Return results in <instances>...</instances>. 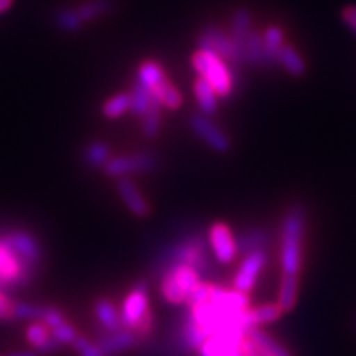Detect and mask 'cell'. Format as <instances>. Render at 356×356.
<instances>
[{"instance_id": "10", "label": "cell", "mask_w": 356, "mask_h": 356, "mask_svg": "<svg viewBox=\"0 0 356 356\" xmlns=\"http://www.w3.org/2000/svg\"><path fill=\"white\" fill-rule=\"evenodd\" d=\"M252 32V17L246 8H238L231 20L229 38L234 47V66L241 68L246 65V43Z\"/></svg>"}, {"instance_id": "3", "label": "cell", "mask_w": 356, "mask_h": 356, "mask_svg": "<svg viewBox=\"0 0 356 356\" xmlns=\"http://www.w3.org/2000/svg\"><path fill=\"white\" fill-rule=\"evenodd\" d=\"M208 333L191 317V312L181 314L173 325V330L163 345L165 356H185L190 351L198 350L208 340Z\"/></svg>"}, {"instance_id": "8", "label": "cell", "mask_w": 356, "mask_h": 356, "mask_svg": "<svg viewBox=\"0 0 356 356\" xmlns=\"http://www.w3.org/2000/svg\"><path fill=\"white\" fill-rule=\"evenodd\" d=\"M147 315H150L149 310V296H147V284L139 282L136 287L129 292L122 304L121 310V322L122 328L134 330V328L144 320Z\"/></svg>"}, {"instance_id": "39", "label": "cell", "mask_w": 356, "mask_h": 356, "mask_svg": "<svg viewBox=\"0 0 356 356\" xmlns=\"http://www.w3.org/2000/svg\"><path fill=\"white\" fill-rule=\"evenodd\" d=\"M74 350L78 351L79 356H106L99 348V345H92L91 341L86 340L84 337H79L73 341Z\"/></svg>"}, {"instance_id": "26", "label": "cell", "mask_w": 356, "mask_h": 356, "mask_svg": "<svg viewBox=\"0 0 356 356\" xmlns=\"http://www.w3.org/2000/svg\"><path fill=\"white\" fill-rule=\"evenodd\" d=\"M246 65L252 68L264 66V38H262V33L254 32V30L249 33L246 43Z\"/></svg>"}, {"instance_id": "34", "label": "cell", "mask_w": 356, "mask_h": 356, "mask_svg": "<svg viewBox=\"0 0 356 356\" xmlns=\"http://www.w3.org/2000/svg\"><path fill=\"white\" fill-rule=\"evenodd\" d=\"M50 337L51 330L43 322H33L26 328V340L33 348H40Z\"/></svg>"}, {"instance_id": "2", "label": "cell", "mask_w": 356, "mask_h": 356, "mask_svg": "<svg viewBox=\"0 0 356 356\" xmlns=\"http://www.w3.org/2000/svg\"><path fill=\"white\" fill-rule=\"evenodd\" d=\"M305 231V208L300 203L289 208L280 231V266L284 274L299 275L302 267V239Z\"/></svg>"}, {"instance_id": "11", "label": "cell", "mask_w": 356, "mask_h": 356, "mask_svg": "<svg viewBox=\"0 0 356 356\" xmlns=\"http://www.w3.org/2000/svg\"><path fill=\"white\" fill-rule=\"evenodd\" d=\"M208 241L213 249V256L220 264H231L238 256L236 241L226 222H215L208 233Z\"/></svg>"}, {"instance_id": "30", "label": "cell", "mask_w": 356, "mask_h": 356, "mask_svg": "<svg viewBox=\"0 0 356 356\" xmlns=\"http://www.w3.org/2000/svg\"><path fill=\"white\" fill-rule=\"evenodd\" d=\"M152 92L159 97L162 106H165L168 109H178L181 106V102H184L180 91H178L175 86H172V84L167 81V78L160 84H157V86L152 89Z\"/></svg>"}, {"instance_id": "41", "label": "cell", "mask_w": 356, "mask_h": 356, "mask_svg": "<svg viewBox=\"0 0 356 356\" xmlns=\"http://www.w3.org/2000/svg\"><path fill=\"white\" fill-rule=\"evenodd\" d=\"M13 318V302L8 299L7 293L0 291V320L7 322Z\"/></svg>"}, {"instance_id": "23", "label": "cell", "mask_w": 356, "mask_h": 356, "mask_svg": "<svg viewBox=\"0 0 356 356\" xmlns=\"http://www.w3.org/2000/svg\"><path fill=\"white\" fill-rule=\"evenodd\" d=\"M297 293H299V277L297 275L284 274L280 279L279 291V307L282 312H291L297 304Z\"/></svg>"}, {"instance_id": "18", "label": "cell", "mask_w": 356, "mask_h": 356, "mask_svg": "<svg viewBox=\"0 0 356 356\" xmlns=\"http://www.w3.org/2000/svg\"><path fill=\"white\" fill-rule=\"evenodd\" d=\"M234 241L239 254L246 256L254 251H264L267 244L270 241V234L267 233L266 229L252 228L243 231V233L238 236V239H234Z\"/></svg>"}, {"instance_id": "29", "label": "cell", "mask_w": 356, "mask_h": 356, "mask_svg": "<svg viewBox=\"0 0 356 356\" xmlns=\"http://www.w3.org/2000/svg\"><path fill=\"white\" fill-rule=\"evenodd\" d=\"M163 79H165V74H163L160 65L155 63V61H145V63L140 65L139 73H137V83H140L142 86L152 91Z\"/></svg>"}, {"instance_id": "31", "label": "cell", "mask_w": 356, "mask_h": 356, "mask_svg": "<svg viewBox=\"0 0 356 356\" xmlns=\"http://www.w3.org/2000/svg\"><path fill=\"white\" fill-rule=\"evenodd\" d=\"M111 152L104 142H92L84 150V162L89 167H104L109 162Z\"/></svg>"}, {"instance_id": "17", "label": "cell", "mask_w": 356, "mask_h": 356, "mask_svg": "<svg viewBox=\"0 0 356 356\" xmlns=\"http://www.w3.org/2000/svg\"><path fill=\"white\" fill-rule=\"evenodd\" d=\"M139 338L132 330L127 328H119L115 332H109L102 340L99 341V348L106 356H115L124 351L131 350L132 346L137 345Z\"/></svg>"}, {"instance_id": "14", "label": "cell", "mask_w": 356, "mask_h": 356, "mask_svg": "<svg viewBox=\"0 0 356 356\" xmlns=\"http://www.w3.org/2000/svg\"><path fill=\"white\" fill-rule=\"evenodd\" d=\"M248 338V337H246ZM244 337L213 335L198 348L200 356H243Z\"/></svg>"}, {"instance_id": "16", "label": "cell", "mask_w": 356, "mask_h": 356, "mask_svg": "<svg viewBox=\"0 0 356 356\" xmlns=\"http://www.w3.org/2000/svg\"><path fill=\"white\" fill-rule=\"evenodd\" d=\"M208 302H211L213 305L220 307L222 310H248L249 304H251L248 293L221 286H213Z\"/></svg>"}, {"instance_id": "4", "label": "cell", "mask_w": 356, "mask_h": 356, "mask_svg": "<svg viewBox=\"0 0 356 356\" xmlns=\"http://www.w3.org/2000/svg\"><path fill=\"white\" fill-rule=\"evenodd\" d=\"M191 65L200 78L207 79L215 88L218 96H229L233 91V73L225 60L213 53L198 50L191 58Z\"/></svg>"}, {"instance_id": "7", "label": "cell", "mask_w": 356, "mask_h": 356, "mask_svg": "<svg viewBox=\"0 0 356 356\" xmlns=\"http://www.w3.org/2000/svg\"><path fill=\"white\" fill-rule=\"evenodd\" d=\"M197 43H198L200 50L213 53V55L220 56L221 60H225L226 63L234 66L233 42H231L229 35L222 32L220 26H216V25L203 26L197 37Z\"/></svg>"}, {"instance_id": "37", "label": "cell", "mask_w": 356, "mask_h": 356, "mask_svg": "<svg viewBox=\"0 0 356 356\" xmlns=\"http://www.w3.org/2000/svg\"><path fill=\"white\" fill-rule=\"evenodd\" d=\"M56 24L65 32H78L83 26L81 19L78 17L76 10H63L56 17Z\"/></svg>"}, {"instance_id": "43", "label": "cell", "mask_w": 356, "mask_h": 356, "mask_svg": "<svg viewBox=\"0 0 356 356\" xmlns=\"http://www.w3.org/2000/svg\"><path fill=\"white\" fill-rule=\"evenodd\" d=\"M7 356H38V353H33V351H13Z\"/></svg>"}, {"instance_id": "27", "label": "cell", "mask_w": 356, "mask_h": 356, "mask_svg": "<svg viewBox=\"0 0 356 356\" xmlns=\"http://www.w3.org/2000/svg\"><path fill=\"white\" fill-rule=\"evenodd\" d=\"M113 6V0H89V2H84L83 6L76 8V13L83 24H86V22L97 19V17L106 15V13L111 12Z\"/></svg>"}, {"instance_id": "9", "label": "cell", "mask_w": 356, "mask_h": 356, "mask_svg": "<svg viewBox=\"0 0 356 356\" xmlns=\"http://www.w3.org/2000/svg\"><path fill=\"white\" fill-rule=\"evenodd\" d=\"M188 124L200 139L204 140V144L211 147L218 154H226L231 149V140L226 136L225 131H221L208 115L203 114H191Z\"/></svg>"}, {"instance_id": "44", "label": "cell", "mask_w": 356, "mask_h": 356, "mask_svg": "<svg viewBox=\"0 0 356 356\" xmlns=\"http://www.w3.org/2000/svg\"><path fill=\"white\" fill-rule=\"evenodd\" d=\"M10 6H12V0H0V13L8 10Z\"/></svg>"}, {"instance_id": "40", "label": "cell", "mask_w": 356, "mask_h": 356, "mask_svg": "<svg viewBox=\"0 0 356 356\" xmlns=\"http://www.w3.org/2000/svg\"><path fill=\"white\" fill-rule=\"evenodd\" d=\"M40 322H43L51 330V328L58 327V325L65 323L66 320H65L63 312L55 309V307H43V315Z\"/></svg>"}, {"instance_id": "19", "label": "cell", "mask_w": 356, "mask_h": 356, "mask_svg": "<svg viewBox=\"0 0 356 356\" xmlns=\"http://www.w3.org/2000/svg\"><path fill=\"white\" fill-rule=\"evenodd\" d=\"M248 338L254 343L257 356H291V351L286 346L275 341L269 333L261 330V328H252Z\"/></svg>"}, {"instance_id": "5", "label": "cell", "mask_w": 356, "mask_h": 356, "mask_svg": "<svg viewBox=\"0 0 356 356\" xmlns=\"http://www.w3.org/2000/svg\"><path fill=\"white\" fill-rule=\"evenodd\" d=\"M37 267L26 264L8 246L6 234L0 233V291L25 287L33 279Z\"/></svg>"}, {"instance_id": "15", "label": "cell", "mask_w": 356, "mask_h": 356, "mask_svg": "<svg viewBox=\"0 0 356 356\" xmlns=\"http://www.w3.org/2000/svg\"><path fill=\"white\" fill-rule=\"evenodd\" d=\"M118 191L121 195L122 202L129 208V211L137 218H145L150 215V207L147 200L142 197L140 190L137 188L136 184L129 177L119 178Z\"/></svg>"}, {"instance_id": "20", "label": "cell", "mask_w": 356, "mask_h": 356, "mask_svg": "<svg viewBox=\"0 0 356 356\" xmlns=\"http://www.w3.org/2000/svg\"><path fill=\"white\" fill-rule=\"evenodd\" d=\"M193 92L203 115H208V118H210V115H215L218 113V109H220V104H218V95L215 88H213L207 79L198 78L193 84Z\"/></svg>"}, {"instance_id": "1", "label": "cell", "mask_w": 356, "mask_h": 356, "mask_svg": "<svg viewBox=\"0 0 356 356\" xmlns=\"http://www.w3.org/2000/svg\"><path fill=\"white\" fill-rule=\"evenodd\" d=\"M210 241L203 238L202 234H190L180 241L168 244L163 248L154 261L155 275L162 277L167 270L177 266H190L200 274L202 280L213 279L218 274L215 262L211 259ZM207 282V280H204Z\"/></svg>"}, {"instance_id": "42", "label": "cell", "mask_w": 356, "mask_h": 356, "mask_svg": "<svg viewBox=\"0 0 356 356\" xmlns=\"http://www.w3.org/2000/svg\"><path fill=\"white\" fill-rule=\"evenodd\" d=\"M341 19L356 33V6H348L341 12Z\"/></svg>"}, {"instance_id": "33", "label": "cell", "mask_w": 356, "mask_h": 356, "mask_svg": "<svg viewBox=\"0 0 356 356\" xmlns=\"http://www.w3.org/2000/svg\"><path fill=\"white\" fill-rule=\"evenodd\" d=\"M129 109H131V95H127V92L111 97L109 101L102 104V114L108 119L119 118V115L126 114Z\"/></svg>"}, {"instance_id": "21", "label": "cell", "mask_w": 356, "mask_h": 356, "mask_svg": "<svg viewBox=\"0 0 356 356\" xmlns=\"http://www.w3.org/2000/svg\"><path fill=\"white\" fill-rule=\"evenodd\" d=\"M264 68H273L279 63V51L284 44V33L279 26H269L264 35Z\"/></svg>"}, {"instance_id": "24", "label": "cell", "mask_w": 356, "mask_h": 356, "mask_svg": "<svg viewBox=\"0 0 356 356\" xmlns=\"http://www.w3.org/2000/svg\"><path fill=\"white\" fill-rule=\"evenodd\" d=\"M279 63L284 66V70L287 71L292 76L300 78L305 74V61L304 58L300 56V53L296 50V48L291 47V44H282L279 51Z\"/></svg>"}, {"instance_id": "28", "label": "cell", "mask_w": 356, "mask_h": 356, "mask_svg": "<svg viewBox=\"0 0 356 356\" xmlns=\"http://www.w3.org/2000/svg\"><path fill=\"white\" fill-rule=\"evenodd\" d=\"M282 309H280L279 304H269V305H262L257 307V309L248 310V320L252 327H259L262 323H270L275 322L282 317Z\"/></svg>"}, {"instance_id": "13", "label": "cell", "mask_w": 356, "mask_h": 356, "mask_svg": "<svg viewBox=\"0 0 356 356\" xmlns=\"http://www.w3.org/2000/svg\"><path fill=\"white\" fill-rule=\"evenodd\" d=\"M267 262L266 251H254L251 254H246L241 267L234 275V289L239 292L249 293L254 287L261 270L264 269Z\"/></svg>"}, {"instance_id": "36", "label": "cell", "mask_w": 356, "mask_h": 356, "mask_svg": "<svg viewBox=\"0 0 356 356\" xmlns=\"http://www.w3.org/2000/svg\"><path fill=\"white\" fill-rule=\"evenodd\" d=\"M211 289H213V284L204 282V280H202V282H200L197 287H193V289H191V291L188 292V296H186L185 304L188 305V307H195V305L204 304V302L210 300Z\"/></svg>"}, {"instance_id": "25", "label": "cell", "mask_w": 356, "mask_h": 356, "mask_svg": "<svg viewBox=\"0 0 356 356\" xmlns=\"http://www.w3.org/2000/svg\"><path fill=\"white\" fill-rule=\"evenodd\" d=\"M160 111H162V102H160L159 97L152 92L149 109H147L144 118H142V131H144V136L149 137V139H155V137L159 136Z\"/></svg>"}, {"instance_id": "38", "label": "cell", "mask_w": 356, "mask_h": 356, "mask_svg": "<svg viewBox=\"0 0 356 356\" xmlns=\"http://www.w3.org/2000/svg\"><path fill=\"white\" fill-rule=\"evenodd\" d=\"M51 335L61 346L73 345V341L78 338V333H76V330H74V327L73 325H70L68 322H65V323L58 325V327H55V328H51Z\"/></svg>"}, {"instance_id": "22", "label": "cell", "mask_w": 356, "mask_h": 356, "mask_svg": "<svg viewBox=\"0 0 356 356\" xmlns=\"http://www.w3.org/2000/svg\"><path fill=\"white\" fill-rule=\"evenodd\" d=\"M95 312L97 322L101 327L108 332H115L122 328L121 322V312L115 309V305L109 299H99L95 305Z\"/></svg>"}, {"instance_id": "35", "label": "cell", "mask_w": 356, "mask_h": 356, "mask_svg": "<svg viewBox=\"0 0 356 356\" xmlns=\"http://www.w3.org/2000/svg\"><path fill=\"white\" fill-rule=\"evenodd\" d=\"M43 315V307L42 305H33V304H13V318L17 320H32V322H40Z\"/></svg>"}, {"instance_id": "12", "label": "cell", "mask_w": 356, "mask_h": 356, "mask_svg": "<svg viewBox=\"0 0 356 356\" xmlns=\"http://www.w3.org/2000/svg\"><path fill=\"white\" fill-rule=\"evenodd\" d=\"M3 234H6V241L8 243V246L15 251V254L22 261L30 266L38 267L40 261H42V248H40V243L33 234L22 229L10 231V233Z\"/></svg>"}, {"instance_id": "32", "label": "cell", "mask_w": 356, "mask_h": 356, "mask_svg": "<svg viewBox=\"0 0 356 356\" xmlns=\"http://www.w3.org/2000/svg\"><path fill=\"white\" fill-rule=\"evenodd\" d=\"M150 97H152V91L136 81L131 92V109L137 118H144L147 109H149Z\"/></svg>"}, {"instance_id": "6", "label": "cell", "mask_w": 356, "mask_h": 356, "mask_svg": "<svg viewBox=\"0 0 356 356\" xmlns=\"http://www.w3.org/2000/svg\"><path fill=\"white\" fill-rule=\"evenodd\" d=\"M160 160L157 155L150 152H140L132 155H122V157L109 159V162L104 165L106 175L114 178L129 177L132 173H142V172H154L159 168Z\"/></svg>"}]
</instances>
